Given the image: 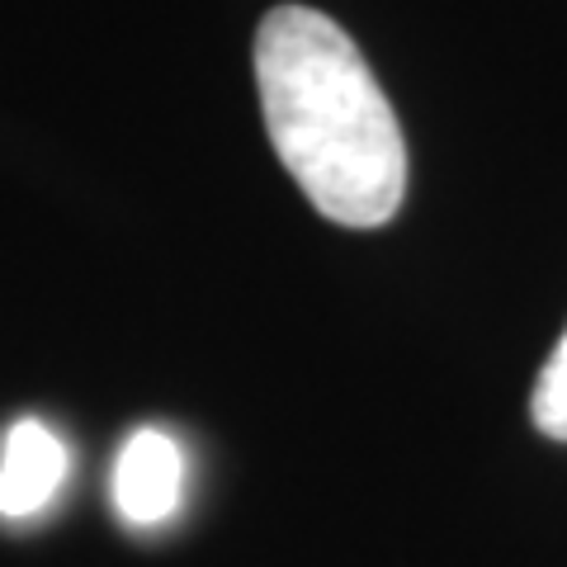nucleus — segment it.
<instances>
[{
  "label": "nucleus",
  "mask_w": 567,
  "mask_h": 567,
  "mask_svg": "<svg viewBox=\"0 0 567 567\" xmlns=\"http://www.w3.org/2000/svg\"><path fill=\"white\" fill-rule=\"evenodd\" d=\"M256 85L275 156L341 227H383L406 194L402 123L350 33L308 6L256 29Z\"/></svg>",
  "instance_id": "nucleus-1"
},
{
  "label": "nucleus",
  "mask_w": 567,
  "mask_h": 567,
  "mask_svg": "<svg viewBox=\"0 0 567 567\" xmlns=\"http://www.w3.org/2000/svg\"><path fill=\"white\" fill-rule=\"evenodd\" d=\"M185 496V450L166 431H133L114 458V506L118 516L152 529L181 511Z\"/></svg>",
  "instance_id": "nucleus-2"
},
{
  "label": "nucleus",
  "mask_w": 567,
  "mask_h": 567,
  "mask_svg": "<svg viewBox=\"0 0 567 567\" xmlns=\"http://www.w3.org/2000/svg\"><path fill=\"white\" fill-rule=\"evenodd\" d=\"M66 483V445L43 421H14L0 445V516L24 520L48 511Z\"/></svg>",
  "instance_id": "nucleus-3"
},
{
  "label": "nucleus",
  "mask_w": 567,
  "mask_h": 567,
  "mask_svg": "<svg viewBox=\"0 0 567 567\" xmlns=\"http://www.w3.org/2000/svg\"><path fill=\"white\" fill-rule=\"evenodd\" d=\"M529 421L539 425V435L567 440V331L554 346V354L544 360L535 393H529Z\"/></svg>",
  "instance_id": "nucleus-4"
}]
</instances>
